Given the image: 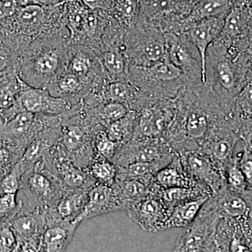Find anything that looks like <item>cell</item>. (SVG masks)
I'll return each mask as SVG.
<instances>
[{
	"mask_svg": "<svg viewBox=\"0 0 252 252\" xmlns=\"http://www.w3.org/2000/svg\"><path fill=\"white\" fill-rule=\"evenodd\" d=\"M70 49L69 33L34 39L18 59L20 77L33 87L46 89L51 81L67 70Z\"/></svg>",
	"mask_w": 252,
	"mask_h": 252,
	"instance_id": "6da1fadb",
	"label": "cell"
},
{
	"mask_svg": "<svg viewBox=\"0 0 252 252\" xmlns=\"http://www.w3.org/2000/svg\"><path fill=\"white\" fill-rule=\"evenodd\" d=\"M252 50L234 54L217 40L209 46L205 58V82L227 103L236 104V97L248 82Z\"/></svg>",
	"mask_w": 252,
	"mask_h": 252,
	"instance_id": "7a4b0ae2",
	"label": "cell"
},
{
	"mask_svg": "<svg viewBox=\"0 0 252 252\" xmlns=\"http://www.w3.org/2000/svg\"><path fill=\"white\" fill-rule=\"evenodd\" d=\"M127 80L140 90L149 105L175 99L183 88L190 86L183 71L166 59L148 67L129 66Z\"/></svg>",
	"mask_w": 252,
	"mask_h": 252,
	"instance_id": "3957f363",
	"label": "cell"
},
{
	"mask_svg": "<svg viewBox=\"0 0 252 252\" xmlns=\"http://www.w3.org/2000/svg\"><path fill=\"white\" fill-rule=\"evenodd\" d=\"M94 135L79 104L77 108L64 113L61 136L55 147L63 157L86 170L96 158Z\"/></svg>",
	"mask_w": 252,
	"mask_h": 252,
	"instance_id": "277c9868",
	"label": "cell"
},
{
	"mask_svg": "<svg viewBox=\"0 0 252 252\" xmlns=\"http://www.w3.org/2000/svg\"><path fill=\"white\" fill-rule=\"evenodd\" d=\"M123 49L130 65L148 67L165 59V34L154 26L137 24L126 32Z\"/></svg>",
	"mask_w": 252,
	"mask_h": 252,
	"instance_id": "5b68a950",
	"label": "cell"
},
{
	"mask_svg": "<svg viewBox=\"0 0 252 252\" xmlns=\"http://www.w3.org/2000/svg\"><path fill=\"white\" fill-rule=\"evenodd\" d=\"M20 190L30 208L46 215L67 190L56 176L35 165L23 174Z\"/></svg>",
	"mask_w": 252,
	"mask_h": 252,
	"instance_id": "8992f818",
	"label": "cell"
},
{
	"mask_svg": "<svg viewBox=\"0 0 252 252\" xmlns=\"http://www.w3.org/2000/svg\"><path fill=\"white\" fill-rule=\"evenodd\" d=\"M220 219L210 198L207 199L193 221L179 236L174 251L216 252L213 235Z\"/></svg>",
	"mask_w": 252,
	"mask_h": 252,
	"instance_id": "52a82bcc",
	"label": "cell"
},
{
	"mask_svg": "<svg viewBox=\"0 0 252 252\" xmlns=\"http://www.w3.org/2000/svg\"><path fill=\"white\" fill-rule=\"evenodd\" d=\"M14 231L17 241L15 252H39L41 236L45 229V214L32 210L22 200L9 220H6Z\"/></svg>",
	"mask_w": 252,
	"mask_h": 252,
	"instance_id": "ba28073f",
	"label": "cell"
},
{
	"mask_svg": "<svg viewBox=\"0 0 252 252\" xmlns=\"http://www.w3.org/2000/svg\"><path fill=\"white\" fill-rule=\"evenodd\" d=\"M165 59L180 68L190 86L203 83L202 61L196 47L185 33L165 32Z\"/></svg>",
	"mask_w": 252,
	"mask_h": 252,
	"instance_id": "9c48e42d",
	"label": "cell"
},
{
	"mask_svg": "<svg viewBox=\"0 0 252 252\" xmlns=\"http://www.w3.org/2000/svg\"><path fill=\"white\" fill-rule=\"evenodd\" d=\"M176 154L164 139L131 140L119 149L112 161L116 167L135 162H160L165 166Z\"/></svg>",
	"mask_w": 252,
	"mask_h": 252,
	"instance_id": "30bf717a",
	"label": "cell"
},
{
	"mask_svg": "<svg viewBox=\"0 0 252 252\" xmlns=\"http://www.w3.org/2000/svg\"><path fill=\"white\" fill-rule=\"evenodd\" d=\"M18 99L25 111L35 114L59 115L77 108L81 101L55 97L46 89L33 87L21 79Z\"/></svg>",
	"mask_w": 252,
	"mask_h": 252,
	"instance_id": "8fae6325",
	"label": "cell"
},
{
	"mask_svg": "<svg viewBox=\"0 0 252 252\" xmlns=\"http://www.w3.org/2000/svg\"><path fill=\"white\" fill-rule=\"evenodd\" d=\"M178 155L187 172L197 183L208 189L211 195L228 188L224 172L204 152L189 151Z\"/></svg>",
	"mask_w": 252,
	"mask_h": 252,
	"instance_id": "7c38bea8",
	"label": "cell"
},
{
	"mask_svg": "<svg viewBox=\"0 0 252 252\" xmlns=\"http://www.w3.org/2000/svg\"><path fill=\"white\" fill-rule=\"evenodd\" d=\"M120 211H126V205L115 187L96 183L89 190L85 206L74 223L79 225L94 217Z\"/></svg>",
	"mask_w": 252,
	"mask_h": 252,
	"instance_id": "4fadbf2b",
	"label": "cell"
},
{
	"mask_svg": "<svg viewBox=\"0 0 252 252\" xmlns=\"http://www.w3.org/2000/svg\"><path fill=\"white\" fill-rule=\"evenodd\" d=\"M126 212L144 231L155 233L165 230L169 210L157 195L134 202Z\"/></svg>",
	"mask_w": 252,
	"mask_h": 252,
	"instance_id": "5bb4252c",
	"label": "cell"
},
{
	"mask_svg": "<svg viewBox=\"0 0 252 252\" xmlns=\"http://www.w3.org/2000/svg\"><path fill=\"white\" fill-rule=\"evenodd\" d=\"M43 127V114L23 111L6 122H0V137L27 148Z\"/></svg>",
	"mask_w": 252,
	"mask_h": 252,
	"instance_id": "9a60e30c",
	"label": "cell"
},
{
	"mask_svg": "<svg viewBox=\"0 0 252 252\" xmlns=\"http://www.w3.org/2000/svg\"><path fill=\"white\" fill-rule=\"evenodd\" d=\"M252 21V9L248 4L233 6L225 16L223 28L216 40L230 49L247 37Z\"/></svg>",
	"mask_w": 252,
	"mask_h": 252,
	"instance_id": "2e32d148",
	"label": "cell"
},
{
	"mask_svg": "<svg viewBox=\"0 0 252 252\" xmlns=\"http://www.w3.org/2000/svg\"><path fill=\"white\" fill-rule=\"evenodd\" d=\"M225 18L220 16L200 20L192 25L185 32L189 40L196 47L201 58L203 84L205 82V58L207 49L220 36Z\"/></svg>",
	"mask_w": 252,
	"mask_h": 252,
	"instance_id": "e0dca14e",
	"label": "cell"
},
{
	"mask_svg": "<svg viewBox=\"0 0 252 252\" xmlns=\"http://www.w3.org/2000/svg\"><path fill=\"white\" fill-rule=\"evenodd\" d=\"M78 226L74 221L69 220H48L41 236L39 252L66 251L73 241Z\"/></svg>",
	"mask_w": 252,
	"mask_h": 252,
	"instance_id": "ac0fdd59",
	"label": "cell"
},
{
	"mask_svg": "<svg viewBox=\"0 0 252 252\" xmlns=\"http://www.w3.org/2000/svg\"><path fill=\"white\" fill-rule=\"evenodd\" d=\"M66 71L75 74L89 84H93L99 76L104 75L95 54L89 48L81 44H71Z\"/></svg>",
	"mask_w": 252,
	"mask_h": 252,
	"instance_id": "d6986e66",
	"label": "cell"
},
{
	"mask_svg": "<svg viewBox=\"0 0 252 252\" xmlns=\"http://www.w3.org/2000/svg\"><path fill=\"white\" fill-rule=\"evenodd\" d=\"M220 218L238 220L252 215V201L228 188L210 197Z\"/></svg>",
	"mask_w": 252,
	"mask_h": 252,
	"instance_id": "ffe728a7",
	"label": "cell"
},
{
	"mask_svg": "<svg viewBox=\"0 0 252 252\" xmlns=\"http://www.w3.org/2000/svg\"><path fill=\"white\" fill-rule=\"evenodd\" d=\"M89 190L82 189L65 190L54 207L46 212V221L51 220L74 221L85 206Z\"/></svg>",
	"mask_w": 252,
	"mask_h": 252,
	"instance_id": "44dd1931",
	"label": "cell"
},
{
	"mask_svg": "<svg viewBox=\"0 0 252 252\" xmlns=\"http://www.w3.org/2000/svg\"><path fill=\"white\" fill-rule=\"evenodd\" d=\"M96 57L107 80H127L130 64L123 46L106 48L96 55Z\"/></svg>",
	"mask_w": 252,
	"mask_h": 252,
	"instance_id": "7402d4cb",
	"label": "cell"
},
{
	"mask_svg": "<svg viewBox=\"0 0 252 252\" xmlns=\"http://www.w3.org/2000/svg\"><path fill=\"white\" fill-rule=\"evenodd\" d=\"M91 85L92 84L66 71L51 81L46 89L55 97L81 101L89 92Z\"/></svg>",
	"mask_w": 252,
	"mask_h": 252,
	"instance_id": "603a6c76",
	"label": "cell"
},
{
	"mask_svg": "<svg viewBox=\"0 0 252 252\" xmlns=\"http://www.w3.org/2000/svg\"><path fill=\"white\" fill-rule=\"evenodd\" d=\"M154 180L162 189L202 186L197 183L187 172L178 154H176L171 161L158 171Z\"/></svg>",
	"mask_w": 252,
	"mask_h": 252,
	"instance_id": "cb8c5ba5",
	"label": "cell"
},
{
	"mask_svg": "<svg viewBox=\"0 0 252 252\" xmlns=\"http://www.w3.org/2000/svg\"><path fill=\"white\" fill-rule=\"evenodd\" d=\"M233 7V0H199L182 21V33L194 23L212 17L226 16Z\"/></svg>",
	"mask_w": 252,
	"mask_h": 252,
	"instance_id": "d4e9b609",
	"label": "cell"
},
{
	"mask_svg": "<svg viewBox=\"0 0 252 252\" xmlns=\"http://www.w3.org/2000/svg\"><path fill=\"white\" fill-rule=\"evenodd\" d=\"M210 196L200 197L178 204L169 211L165 230L175 228H187L197 217L204 203Z\"/></svg>",
	"mask_w": 252,
	"mask_h": 252,
	"instance_id": "484cf974",
	"label": "cell"
},
{
	"mask_svg": "<svg viewBox=\"0 0 252 252\" xmlns=\"http://www.w3.org/2000/svg\"><path fill=\"white\" fill-rule=\"evenodd\" d=\"M140 9V0H111L108 13L117 24L127 31L138 22Z\"/></svg>",
	"mask_w": 252,
	"mask_h": 252,
	"instance_id": "4316f807",
	"label": "cell"
},
{
	"mask_svg": "<svg viewBox=\"0 0 252 252\" xmlns=\"http://www.w3.org/2000/svg\"><path fill=\"white\" fill-rule=\"evenodd\" d=\"M159 197L168 208L169 211L178 204L185 203L189 200H195L200 197L211 196V192L209 189L202 186L194 187H172L161 189L158 193Z\"/></svg>",
	"mask_w": 252,
	"mask_h": 252,
	"instance_id": "83f0119b",
	"label": "cell"
},
{
	"mask_svg": "<svg viewBox=\"0 0 252 252\" xmlns=\"http://www.w3.org/2000/svg\"><path fill=\"white\" fill-rule=\"evenodd\" d=\"M138 116L137 111L130 110L122 119L111 124L106 128L109 138L120 147L130 142L135 133Z\"/></svg>",
	"mask_w": 252,
	"mask_h": 252,
	"instance_id": "f1b7e54d",
	"label": "cell"
},
{
	"mask_svg": "<svg viewBox=\"0 0 252 252\" xmlns=\"http://www.w3.org/2000/svg\"><path fill=\"white\" fill-rule=\"evenodd\" d=\"M25 151L21 146L0 137V178L21 160Z\"/></svg>",
	"mask_w": 252,
	"mask_h": 252,
	"instance_id": "f546056e",
	"label": "cell"
},
{
	"mask_svg": "<svg viewBox=\"0 0 252 252\" xmlns=\"http://www.w3.org/2000/svg\"><path fill=\"white\" fill-rule=\"evenodd\" d=\"M164 165L157 162H135L117 167V178H152Z\"/></svg>",
	"mask_w": 252,
	"mask_h": 252,
	"instance_id": "4dcf8cb0",
	"label": "cell"
},
{
	"mask_svg": "<svg viewBox=\"0 0 252 252\" xmlns=\"http://www.w3.org/2000/svg\"><path fill=\"white\" fill-rule=\"evenodd\" d=\"M86 170L97 183L108 186H113L115 183L117 167L111 160L97 158Z\"/></svg>",
	"mask_w": 252,
	"mask_h": 252,
	"instance_id": "1f68e13d",
	"label": "cell"
},
{
	"mask_svg": "<svg viewBox=\"0 0 252 252\" xmlns=\"http://www.w3.org/2000/svg\"><path fill=\"white\" fill-rule=\"evenodd\" d=\"M94 147L96 158H101L111 161L120 148L116 142L109 138L106 130L99 131L95 134L94 137Z\"/></svg>",
	"mask_w": 252,
	"mask_h": 252,
	"instance_id": "d6a6232c",
	"label": "cell"
},
{
	"mask_svg": "<svg viewBox=\"0 0 252 252\" xmlns=\"http://www.w3.org/2000/svg\"><path fill=\"white\" fill-rule=\"evenodd\" d=\"M25 172L22 164L18 161L6 175L0 178V194H17L21 189V178Z\"/></svg>",
	"mask_w": 252,
	"mask_h": 252,
	"instance_id": "836d02e7",
	"label": "cell"
},
{
	"mask_svg": "<svg viewBox=\"0 0 252 252\" xmlns=\"http://www.w3.org/2000/svg\"><path fill=\"white\" fill-rule=\"evenodd\" d=\"M239 120L252 119V81H248L236 97Z\"/></svg>",
	"mask_w": 252,
	"mask_h": 252,
	"instance_id": "e575fe53",
	"label": "cell"
},
{
	"mask_svg": "<svg viewBox=\"0 0 252 252\" xmlns=\"http://www.w3.org/2000/svg\"><path fill=\"white\" fill-rule=\"evenodd\" d=\"M16 246V236L9 223L0 221V252H15Z\"/></svg>",
	"mask_w": 252,
	"mask_h": 252,
	"instance_id": "d590c367",
	"label": "cell"
},
{
	"mask_svg": "<svg viewBox=\"0 0 252 252\" xmlns=\"http://www.w3.org/2000/svg\"><path fill=\"white\" fill-rule=\"evenodd\" d=\"M15 193L0 194V221H6L18 210L19 202Z\"/></svg>",
	"mask_w": 252,
	"mask_h": 252,
	"instance_id": "8d00e7d4",
	"label": "cell"
},
{
	"mask_svg": "<svg viewBox=\"0 0 252 252\" xmlns=\"http://www.w3.org/2000/svg\"><path fill=\"white\" fill-rule=\"evenodd\" d=\"M239 166L241 169L249 186L252 187V150L244 147L243 151L237 156Z\"/></svg>",
	"mask_w": 252,
	"mask_h": 252,
	"instance_id": "74e56055",
	"label": "cell"
},
{
	"mask_svg": "<svg viewBox=\"0 0 252 252\" xmlns=\"http://www.w3.org/2000/svg\"><path fill=\"white\" fill-rule=\"evenodd\" d=\"M18 7L15 0H0V24L12 18Z\"/></svg>",
	"mask_w": 252,
	"mask_h": 252,
	"instance_id": "f35d334b",
	"label": "cell"
},
{
	"mask_svg": "<svg viewBox=\"0 0 252 252\" xmlns=\"http://www.w3.org/2000/svg\"><path fill=\"white\" fill-rule=\"evenodd\" d=\"M88 8L92 10H102L108 11L111 0H80Z\"/></svg>",
	"mask_w": 252,
	"mask_h": 252,
	"instance_id": "ab89813d",
	"label": "cell"
},
{
	"mask_svg": "<svg viewBox=\"0 0 252 252\" xmlns=\"http://www.w3.org/2000/svg\"><path fill=\"white\" fill-rule=\"evenodd\" d=\"M248 38L249 42H250V46H251L252 49V21L251 25H250V29H249Z\"/></svg>",
	"mask_w": 252,
	"mask_h": 252,
	"instance_id": "60d3db41",
	"label": "cell"
}]
</instances>
